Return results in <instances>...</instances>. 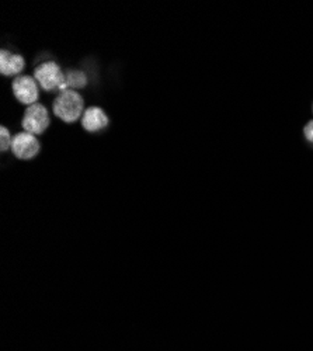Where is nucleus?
I'll use <instances>...</instances> for the list:
<instances>
[{"mask_svg": "<svg viewBox=\"0 0 313 351\" xmlns=\"http://www.w3.org/2000/svg\"><path fill=\"white\" fill-rule=\"evenodd\" d=\"M53 114L65 123H75L84 114V100L76 90H65L58 95L52 106Z\"/></svg>", "mask_w": 313, "mask_h": 351, "instance_id": "f257e3e1", "label": "nucleus"}, {"mask_svg": "<svg viewBox=\"0 0 313 351\" xmlns=\"http://www.w3.org/2000/svg\"><path fill=\"white\" fill-rule=\"evenodd\" d=\"M34 79L42 87L45 92H65L68 86L65 83V73L60 68L58 64L52 61L41 64L34 71Z\"/></svg>", "mask_w": 313, "mask_h": 351, "instance_id": "f03ea898", "label": "nucleus"}, {"mask_svg": "<svg viewBox=\"0 0 313 351\" xmlns=\"http://www.w3.org/2000/svg\"><path fill=\"white\" fill-rule=\"evenodd\" d=\"M49 123L51 120L47 108L42 104L36 103L30 107H27L21 125L25 132H30L33 135H41L49 127Z\"/></svg>", "mask_w": 313, "mask_h": 351, "instance_id": "7ed1b4c3", "label": "nucleus"}, {"mask_svg": "<svg viewBox=\"0 0 313 351\" xmlns=\"http://www.w3.org/2000/svg\"><path fill=\"white\" fill-rule=\"evenodd\" d=\"M41 145L36 135L30 132H21L13 138L12 142V152L17 159L30 160L38 155Z\"/></svg>", "mask_w": 313, "mask_h": 351, "instance_id": "20e7f679", "label": "nucleus"}, {"mask_svg": "<svg viewBox=\"0 0 313 351\" xmlns=\"http://www.w3.org/2000/svg\"><path fill=\"white\" fill-rule=\"evenodd\" d=\"M13 93L16 99L25 106H33L37 103L40 92L37 80L32 76H18L13 82Z\"/></svg>", "mask_w": 313, "mask_h": 351, "instance_id": "39448f33", "label": "nucleus"}, {"mask_svg": "<svg viewBox=\"0 0 313 351\" xmlns=\"http://www.w3.org/2000/svg\"><path fill=\"white\" fill-rule=\"evenodd\" d=\"M108 117L100 107H89L82 117V125L89 132H97L108 125Z\"/></svg>", "mask_w": 313, "mask_h": 351, "instance_id": "423d86ee", "label": "nucleus"}, {"mask_svg": "<svg viewBox=\"0 0 313 351\" xmlns=\"http://www.w3.org/2000/svg\"><path fill=\"white\" fill-rule=\"evenodd\" d=\"M24 58L21 55L10 53L8 49H2L0 53V72L3 76L18 75L24 69Z\"/></svg>", "mask_w": 313, "mask_h": 351, "instance_id": "0eeeda50", "label": "nucleus"}, {"mask_svg": "<svg viewBox=\"0 0 313 351\" xmlns=\"http://www.w3.org/2000/svg\"><path fill=\"white\" fill-rule=\"evenodd\" d=\"M65 83L68 86V89L76 90V89H83L88 84V76L84 75L82 71H68L65 73Z\"/></svg>", "mask_w": 313, "mask_h": 351, "instance_id": "6e6552de", "label": "nucleus"}, {"mask_svg": "<svg viewBox=\"0 0 313 351\" xmlns=\"http://www.w3.org/2000/svg\"><path fill=\"white\" fill-rule=\"evenodd\" d=\"M0 138H2V142H0V149H2V152L9 151V148L12 149L13 138L10 136V132L6 127H2V130H0Z\"/></svg>", "mask_w": 313, "mask_h": 351, "instance_id": "1a4fd4ad", "label": "nucleus"}, {"mask_svg": "<svg viewBox=\"0 0 313 351\" xmlns=\"http://www.w3.org/2000/svg\"><path fill=\"white\" fill-rule=\"evenodd\" d=\"M303 134H305L306 139H308L309 142H312V143H313V121H310V123H308V124L305 125V128H303Z\"/></svg>", "mask_w": 313, "mask_h": 351, "instance_id": "9d476101", "label": "nucleus"}]
</instances>
